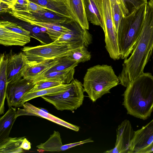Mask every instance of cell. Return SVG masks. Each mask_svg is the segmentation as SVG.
I'll list each match as a JSON object with an SVG mask.
<instances>
[{"mask_svg": "<svg viewBox=\"0 0 153 153\" xmlns=\"http://www.w3.org/2000/svg\"><path fill=\"white\" fill-rule=\"evenodd\" d=\"M68 84H62L59 85L40 90L26 93L21 99L19 107H23L25 102L33 99L45 95L57 93L64 90Z\"/></svg>", "mask_w": 153, "mask_h": 153, "instance_id": "cell-25", "label": "cell"}, {"mask_svg": "<svg viewBox=\"0 0 153 153\" xmlns=\"http://www.w3.org/2000/svg\"><path fill=\"white\" fill-rule=\"evenodd\" d=\"M8 54H1L0 57V114L4 111V102L6 98V89L8 82L7 73Z\"/></svg>", "mask_w": 153, "mask_h": 153, "instance_id": "cell-19", "label": "cell"}, {"mask_svg": "<svg viewBox=\"0 0 153 153\" xmlns=\"http://www.w3.org/2000/svg\"><path fill=\"white\" fill-rule=\"evenodd\" d=\"M63 24L70 30L62 34L56 41L71 45H84L87 48L92 43V36L88 30L83 28L73 19Z\"/></svg>", "mask_w": 153, "mask_h": 153, "instance_id": "cell-9", "label": "cell"}, {"mask_svg": "<svg viewBox=\"0 0 153 153\" xmlns=\"http://www.w3.org/2000/svg\"><path fill=\"white\" fill-rule=\"evenodd\" d=\"M59 58L35 63H30L29 61L23 70L22 76L28 80L33 81L45 69L56 64Z\"/></svg>", "mask_w": 153, "mask_h": 153, "instance_id": "cell-17", "label": "cell"}, {"mask_svg": "<svg viewBox=\"0 0 153 153\" xmlns=\"http://www.w3.org/2000/svg\"><path fill=\"white\" fill-rule=\"evenodd\" d=\"M153 143V119L146 126L134 131L129 153H143Z\"/></svg>", "mask_w": 153, "mask_h": 153, "instance_id": "cell-11", "label": "cell"}, {"mask_svg": "<svg viewBox=\"0 0 153 153\" xmlns=\"http://www.w3.org/2000/svg\"><path fill=\"white\" fill-rule=\"evenodd\" d=\"M28 23L45 28L46 30V33L53 42L57 40L63 33L70 30L69 28L60 24L36 22H30Z\"/></svg>", "mask_w": 153, "mask_h": 153, "instance_id": "cell-23", "label": "cell"}, {"mask_svg": "<svg viewBox=\"0 0 153 153\" xmlns=\"http://www.w3.org/2000/svg\"><path fill=\"white\" fill-rule=\"evenodd\" d=\"M33 80L22 77L8 83L6 89V99L9 108L19 107L20 101L24 95L35 85Z\"/></svg>", "mask_w": 153, "mask_h": 153, "instance_id": "cell-10", "label": "cell"}, {"mask_svg": "<svg viewBox=\"0 0 153 153\" xmlns=\"http://www.w3.org/2000/svg\"><path fill=\"white\" fill-rule=\"evenodd\" d=\"M117 137L114 147L104 152L105 153H129L130 143L134 134L130 122L123 121L116 129Z\"/></svg>", "mask_w": 153, "mask_h": 153, "instance_id": "cell-12", "label": "cell"}, {"mask_svg": "<svg viewBox=\"0 0 153 153\" xmlns=\"http://www.w3.org/2000/svg\"><path fill=\"white\" fill-rule=\"evenodd\" d=\"M0 25L13 32L30 37V33L29 31L16 23L7 21H2L0 22Z\"/></svg>", "mask_w": 153, "mask_h": 153, "instance_id": "cell-31", "label": "cell"}, {"mask_svg": "<svg viewBox=\"0 0 153 153\" xmlns=\"http://www.w3.org/2000/svg\"><path fill=\"white\" fill-rule=\"evenodd\" d=\"M147 3L123 17L117 33L120 58H128L134 48L142 32Z\"/></svg>", "mask_w": 153, "mask_h": 153, "instance_id": "cell-4", "label": "cell"}, {"mask_svg": "<svg viewBox=\"0 0 153 153\" xmlns=\"http://www.w3.org/2000/svg\"><path fill=\"white\" fill-rule=\"evenodd\" d=\"M120 81L111 65H97L87 69L83 78L84 90L93 102L117 86Z\"/></svg>", "mask_w": 153, "mask_h": 153, "instance_id": "cell-3", "label": "cell"}, {"mask_svg": "<svg viewBox=\"0 0 153 153\" xmlns=\"http://www.w3.org/2000/svg\"><path fill=\"white\" fill-rule=\"evenodd\" d=\"M62 84V83L58 81L39 80L35 82L34 86L28 92H33L56 87Z\"/></svg>", "mask_w": 153, "mask_h": 153, "instance_id": "cell-32", "label": "cell"}, {"mask_svg": "<svg viewBox=\"0 0 153 153\" xmlns=\"http://www.w3.org/2000/svg\"><path fill=\"white\" fill-rule=\"evenodd\" d=\"M54 13L70 19H73L67 0H29Z\"/></svg>", "mask_w": 153, "mask_h": 153, "instance_id": "cell-16", "label": "cell"}, {"mask_svg": "<svg viewBox=\"0 0 153 153\" xmlns=\"http://www.w3.org/2000/svg\"><path fill=\"white\" fill-rule=\"evenodd\" d=\"M10 55L8 54L7 73L8 83L22 77V73L25 66L29 62L25 55L22 52Z\"/></svg>", "mask_w": 153, "mask_h": 153, "instance_id": "cell-14", "label": "cell"}, {"mask_svg": "<svg viewBox=\"0 0 153 153\" xmlns=\"http://www.w3.org/2000/svg\"><path fill=\"white\" fill-rule=\"evenodd\" d=\"M79 46L55 41L46 45L25 46L22 50L29 62L35 63L68 56L74 50Z\"/></svg>", "mask_w": 153, "mask_h": 153, "instance_id": "cell-6", "label": "cell"}, {"mask_svg": "<svg viewBox=\"0 0 153 153\" xmlns=\"http://www.w3.org/2000/svg\"><path fill=\"white\" fill-rule=\"evenodd\" d=\"M151 152H153V143L149 147L144 150L143 152V153Z\"/></svg>", "mask_w": 153, "mask_h": 153, "instance_id": "cell-40", "label": "cell"}, {"mask_svg": "<svg viewBox=\"0 0 153 153\" xmlns=\"http://www.w3.org/2000/svg\"><path fill=\"white\" fill-rule=\"evenodd\" d=\"M25 137L7 138L0 142V153L24 152L20 147Z\"/></svg>", "mask_w": 153, "mask_h": 153, "instance_id": "cell-24", "label": "cell"}, {"mask_svg": "<svg viewBox=\"0 0 153 153\" xmlns=\"http://www.w3.org/2000/svg\"><path fill=\"white\" fill-rule=\"evenodd\" d=\"M152 58H153V57H152Z\"/></svg>", "mask_w": 153, "mask_h": 153, "instance_id": "cell-42", "label": "cell"}, {"mask_svg": "<svg viewBox=\"0 0 153 153\" xmlns=\"http://www.w3.org/2000/svg\"><path fill=\"white\" fill-rule=\"evenodd\" d=\"M62 145L59 132L54 131L47 140L44 143H40L36 147L38 149V151L59 152L61 151V148Z\"/></svg>", "mask_w": 153, "mask_h": 153, "instance_id": "cell-26", "label": "cell"}, {"mask_svg": "<svg viewBox=\"0 0 153 153\" xmlns=\"http://www.w3.org/2000/svg\"><path fill=\"white\" fill-rule=\"evenodd\" d=\"M104 26L105 48L111 58L118 57L120 53L117 33L114 29L112 8L110 0H96Z\"/></svg>", "mask_w": 153, "mask_h": 153, "instance_id": "cell-7", "label": "cell"}, {"mask_svg": "<svg viewBox=\"0 0 153 153\" xmlns=\"http://www.w3.org/2000/svg\"><path fill=\"white\" fill-rule=\"evenodd\" d=\"M123 95L127 114L147 119L153 111V76L144 73L129 84Z\"/></svg>", "mask_w": 153, "mask_h": 153, "instance_id": "cell-2", "label": "cell"}, {"mask_svg": "<svg viewBox=\"0 0 153 153\" xmlns=\"http://www.w3.org/2000/svg\"><path fill=\"white\" fill-rule=\"evenodd\" d=\"M9 13L14 18L27 23L36 22L61 24L71 20L46 9L35 12L11 9Z\"/></svg>", "mask_w": 153, "mask_h": 153, "instance_id": "cell-8", "label": "cell"}, {"mask_svg": "<svg viewBox=\"0 0 153 153\" xmlns=\"http://www.w3.org/2000/svg\"><path fill=\"white\" fill-rule=\"evenodd\" d=\"M113 20L116 33L122 18L124 17L120 5L117 2L111 3Z\"/></svg>", "mask_w": 153, "mask_h": 153, "instance_id": "cell-30", "label": "cell"}, {"mask_svg": "<svg viewBox=\"0 0 153 153\" xmlns=\"http://www.w3.org/2000/svg\"><path fill=\"white\" fill-rule=\"evenodd\" d=\"M111 3H114L115 2H117L119 4H120L121 6V9H122V10L123 12V14L124 17H125V12H124V10L123 7V6L122 3V2L121 0H110Z\"/></svg>", "mask_w": 153, "mask_h": 153, "instance_id": "cell-39", "label": "cell"}, {"mask_svg": "<svg viewBox=\"0 0 153 153\" xmlns=\"http://www.w3.org/2000/svg\"><path fill=\"white\" fill-rule=\"evenodd\" d=\"M0 8L1 13L9 12L11 10L8 5L1 2H0Z\"/></svg>", "mask_w": 153, "mask_h": 153, "instance_id": "cell-37", "label": "cell"}, {"mask_svg": "<svg viewBox=\"0 0 153 153\" xmlns=\"http://www.w3.org/2000/svg\"><path fill=\"white\" fill-rule=\"evenodd\" d=\"M29 0H17L16 4L11 9L24 11L28 5Z\"/></svg>", "mask_w": 153, "mask_h": 153, "instance_id": "cell-35", "label": "cell"}, {"mask_svg": "<svg viewBox=\"0 0 153 153\" xmlns=\"http://www.w3.org/2000/svg\"><path fill=\"white\" fill-rule=\"evenodd\" d=\"M30 36L10 30L0 25V44L6 46H24L30 41Z\"/></svg>", "mask_w": 153, "mask_h": 153, "instance_id": "cell-15", "label": "cell"}, {"mask_svg": "<svg viewBox=\"0 0 153 153\" xmlns=\"http://www.w3.org/2000/svg\"><path fill=\"white\" fill-rule=\"evenodd\" d=\"M75 68H69L63 71L53 72L39 76L33 81L35 82L39 80H47L59 82L62 84H69L74 79Z\"/></svg>", "mask_w": 153, "mask_h": 153, "instance_id": "cell-20", "label": "cell"}, {"mask_svg": "<svg viewBox=\"0 0 153 153\" xmlns=\"http://www.w3.org/2000/svg\"><path fill=\"white\" fill-rule=\"evenodd\" d=\"M78 64L77 62L71 59L68 55L65 56L60 58L56 64L45 69L38 76L53 72L60 71L75 68Z\"/></svg>", "mask_w": 153, "mask_h": 153, "instance_id": "cell-27", "label": "cell"}, {"mask_svg": "<svg viewBox=\"0 0 153 153\" xmlns=\"http://www.w3.org/2000/svg\"><path fill=\"white\" fill-rule=\"evenodd\" d=\"M68 56L78 64L88 61L91 58L90 52L84 45L80 46L74 49Z\"/></svg>", "mask_w": 153, "mask_h": 153, "instance_id": "cell-28", "label": "cell"}, {"mask_svg": "<svg viewBox=\"0 0 153 153\" xmlns=\"http://www.w3.org/2000/svg\"><path fill=\"white\" fill-rule=\"evenodd\" d=\"M124 10L125 17L132 13L139 7L147 3V0H121Z\"/></svg>", "mask_w": 153, "mask_h": 153, "instance_id": "cell-29", "label": "cell"}, {"mask_svg": "<svg viewBox=\"0 0 153 153\" xmlns=\"http://www.w3.org/2000/svg\"><path fill=\"white\" fill-rule=\"evenodd\" d=\"M87 19L93 25L100 26L103 30L104 24L96 0H83Z\"/></svg>", "mask_w": 153, "mask_h": 153, "instance_id": "cell-21", "label": "cell"}, {"mask_svg": "<svg viewBox=\"0 0 153 153\" xmlns=\"http://www.w3.org/2000/svg\"><path fill=\"white\" fill-rule=\"evenodd\" d=\"M17 1V0H0V2L8 5L11 9L16 4Z\"/></svg>", "mask_w": 153, "mask_h": 153, "instance_id": "cell-38", "label": "cell"}, {"mask_svg": "<svg viewBox=\"0 0 153 153\" xmlns=\"http://www.w3.org/2000/svg\"><path fill=\"white\" fill-rule=\"evenodd\" d=\"M23 108H18L16 111V117L23 115L33 116L45 118L59 125L78 131L79 128L76 125L71 124L54 115L43 111L30 103L25 102L23 105Z\"/></svg>", "mask_w": 153, "mask_h": 153, "instance_id": "cell-13", "label": "cell"}, {"mask_svg": "<svg viewBox=\"0 0 153 153\" xmlns=\"http://www.w3.org/2000/svg\"><path fill=\"white\" fill-rule=\"evenodd\" d=\"M73 19L84 29L88 30L89 24L87 18L83 0H67Z\"/></svg>", "mask_w": 153, "mask_h": 153, "instance_id": "cell-18", "label": "cell"}, {"mask_svg": "<svg viewBox=\"0 0 153 153\" xmlns=\"http://www.w3.org/2000/svg\"><path fill=\"white\" fill-rule=\"evenodd\" d=\"M44 9H47L44 7L29 1L28 5L27 6L24 11L27 12H35Z\"/></svg>", "mask_w": 153, "mask_h": 153, "instance_id": "cell-34", "label": "cell"}, {"mask_svg": "<svg viewBox=\"0 0 153 153\" xmlns=\"http://www.w3.org/2000/svg\"><path fill=\"white\" fill-rule=\"evenodd\" d=\"M153 52V0H149L140 35L131 55L125 59L122 71L118 76L120 84L126 87L143 74Z\"/></svg>", "mask_w": 153, "mask_h": 153, "instance_id": "cell-1", "label": "cell"}, {"mask_svg": "<svg viewBox=\"0 0 153 153\" xmlns=\"http://www.w3.org/2000/svg\"><path fill=\"white\" fill-rule=\"evenodd\" d=\"M40 108L43 111H45V112H47V113H48V111L47 110H46L44 108Z\"/></svg>", "mask_w": 153, "mask_h": 153, "instance_id": "cell-41", "label": "cell"}, {"mask_svg": "<svg viewBox=\"0 0 153 153\" xmlns=\"http://www.w3.org/2000/svg\"><path fill=\"white\" fill-rule=\"evenodd\" d=\"M94 141L91 138H89L79 142L63 145L61 148V151H65L74 147L85 143L93 142Z\"/></svg>", "mask_w": 153, "mask_h": 153, "instance_id": "cell-33", "label": "cell"}, {"mask_svg": "<svg viewBox=\"0 0 153 153\" xmlns=\"http://www.w3.org/2000/svg\"><path fill=\"white\" fill-rule=\"evenodd\" d=\"M20 147L25 150H29L31 149L30 142L25 137Z\"/></svg>", "mask_w": 153, "mask_h": 153, "instance_id": "cell-36", "label": "cell"}, {"mask_svg": "<svg viewBox=\"0 0 153 153\" xmlns=\"http://www.w3.org/2000/svg\"><path fill=\"white\" fill-rule=\"evenodd\" d=\"M84 92L81 82L74 79L63 91L41 97L53 105L58 110L73 111L82 104Z\"/></svg>", "mask_w": 153, "mask_h": 153, "instance_id": "cell-5", "label": "cell"}, {"mask_svg": "<svg viewBox=\"0 0 153 153\" xmlns=\"http://www.w3.org/2000/svg\"><path fill=\"white\" fill-rule=\"evenodd\" d=\"M17 111L11 107L0 118V142L9 137L10 131L16 118Z\"/></svg>", "mask_w": 153, "mask_h": 153, "instance_id": "cell-22", "label": "cell"}]
</instances>
